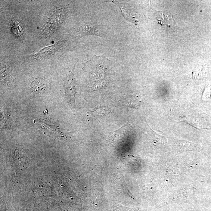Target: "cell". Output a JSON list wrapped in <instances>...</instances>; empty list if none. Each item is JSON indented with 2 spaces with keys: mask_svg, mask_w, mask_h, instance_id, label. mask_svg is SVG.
I'll return each mask as SVG.
<instances>
[{
  "mask_svg": "<svg viewBox=\"0 0 211 211\" xmlns=\"http://www.w3.org/2000/svg\"><path fill=\"white\" fill-rule=\"evenodd\" d=\"M67 11V8H61L56 10L42 28L40 37L46 38L50 36L64 22Z\"/></svg>",
  "mask_w": 211,
  "mask_h": 211,
  "instance_id": "obj_1",
  "label": "cell"
},
{
  "mask_svg": "<svg viewBox=\"0 0 211 211\" xmlns=\"http://www.w3.org/2000/svg\"><path fill=\"white\" fill-rule=\"evenodd\" d=\"M107 33V27L106 26L91 21L86 22L80 26L77 35L79 37L86 35H95L103 38L105 37Z\"/></svg>",
  "mask_w": 211,
  "mask_h": 211,
  "instance_id": "obj_2",
  "label": "cell"
},
{
  "mask_svg": "<svg viewBox=\"0 0 211 211\" xmlns=\"http://www.w3.org/2000/svg\"><path fill=\"white\" fill-rule=\"evenodd\" d=\"M75 64L73 70L70 74L67 76L64 81V87L65 90V99L68 104L75 107V97L77 93L76 81L75 78L74 71L75 68Z\"/></svg>",
  "mask_w": 211,
  "mask_h": 211,
  "instance_id": "obj_3",
  "label": "cell"
},
{
  "mask_svg": "<svg viewBox=\"0 0 211 211\" xmlns=\"http://www.w3.org/2000/svg\"><path fill=\"white\" fill-rule=\"evenodd\" d=\"M66 40H62L57 42L53 45L45 47L40 50L35 54L31 55L29 57L33 58H46L53 55L59 51L63 47L66 43Z\"/></svg>",
  "mask_w": 211,
  "mask_h": 211,
  "instance_id": "obj_4",
  "label": "cell"
},
{
  "mask_svg": "<svg viewBox=\"0 0 211 211\" xmlns=\"http://www.w3.org/2000/svg\"><path fill=\"white\" fill-rule=\"evenodd\" d=\"M107 1L116 4L118 6L121 10L123 16L127 20L129 21L130 22L134 24H137L138 21L135 16L134 9L132 6H131L130 4L126 2L125 1Z\"/></svg>",
  "mask_w": 211,
  "mask_h": 211,
  "instance_id": "obj_5",
  "label": "cell"
},
{
  "mask_svg": "<svg viewBox=\"0 0 211 211\" xmlns=\"http://www.w3.org/2000/svg\"><path fill=\"white\" fill-rule=\"evenodd\" d=\"M106 75L103 68L97 67L92 74L91 80L92 85L95 89L103 88L106 86L108 81L106 78Z\"/></svg>",
  "mask_w": 211,
  "mask_h": 211,
  "instance_id": "obj_6",
  "label": "cell"
},
{
  "mask_svg": "<svg viewBox=\"0 0 211 211\" xmlns=\"http://www.w3.org/2000/svg\"><path fill=\"white\" fill-rule=\"evenodd\" d=\"M156 19L162 27L174 30L176 23L172 15L163 11H157Z\"/></svg>",
  "mask_w": 211,
  "mask_h": 211,
  "instance_id": "obj_7",
  "label": "cell"
},
{
  "mask_svg": "<svg viewBox=\"0 0 211 211\" xmlns=\"http://www.w3.org/2000/svg\"><path fill=\"white\" fill-rule=\"evenodd\" d=\"M188 123L192 126L198 129H201L207 128L206 123L203 118L199 117H187L183 118L180 120Z\"/></svg>",
  "mask_w": 211,
  "mask_h": 211,
  "instance_id": "obj_8",
  "label": "cell"
},
{
  "mask_svg": "<svg viewBox=\"0 0 211 211\" xmlns=\"http://www.w3.org/2000/svg\"><path fill=\"white\" fill-rule=\"evenodd\" d=\"M31 88L33 92L36 94H42L45 92L48 89V86L44 80L37 78L35 79L31 82Z\"/></svg>",
  "mask_w": 211,
  "mask_h": 211,
  "instance_id": "obj_9",
  "label": "cell"
},
{
  "mask_svg": "<svg viewBox=\"0 0 211 211\" xmlns=\"http://www.w3.org/2000/svg\"><path fill=\"white\" fill-rule=\"evenodd\" d=\"M10 27L14 36L19 39H21L23 35V30L20 23L12 18L11 20Z\"/></svg>",
  "mask_w": 211,
  "mask_h": 211,
  "instance_id": "obj_10",
  "label": "cell"
},
{
  "mask_svg": "<svg viewBox=\"0 0 211 211\" xmlns=\"http://www.w3.org/2000/svg\"><path fill=\"white\" fill-rule=\"evenodd\" d=\"M151 129L153 133L155 136L156 138L160 142L162 143H164L167 141V139L165 136H163L162 135L160 134L159 133H157V132H155L153 129Z\"/></svg>",
  "mask_w": 211,
  "mask_h": 211,
  "instance_id": "obj_11",
  "label": "cell"
},
{
  "mask_svg": "<svg viewBox=\"0 0 211 211\" xmlns=\"http://www.w3.org/2000/svg\"><path fill=\"white\" fill-rule=\"evenodd\" d=\"M211 95V88L209 87L206 89L204 94L203 95V98L205 100H208L210 98Z\"/></svg>",
  "mask_w": 211,
  "mask_h": 211,
  "instance_id": "obj_12",
  "label": "cell"
}]
</instances>
